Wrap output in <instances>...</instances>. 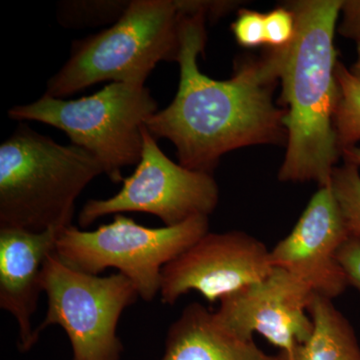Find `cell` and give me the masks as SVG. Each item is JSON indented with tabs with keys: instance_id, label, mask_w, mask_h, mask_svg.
<instances>
[{
	"instance_id": "obj_1",
	"label": "cell",
	"mask_w": 360,
	"mask_h": 360,
	"mask_svg": "<svg viewBox=\"0 0 360 360\" xmlns=\"http://www.w3.org/2000/svg\"><path fill=\"white\" fill-rule=\"evenodd\" d=\"M207 2L189 1L180 25L179 85L174 101L146 122L158 141L176 148L179 165L212 174L225 153L255 144L288 141L286 110L272 101L281 75L283 49L239 63L229 80L203 75Z\"/></svg>"
},
{
	"instance_id": "obj_2",
	"label": "cell",
	"mask_w": 360,
	"mask_h": 360,
	"mask_svg": "<svg viewBox=\"0 0 360 360\" xmlns=\"http://www.w3.org/2000/svg\"><path fill=\"white\" fill-rule=\"evenodd\" d=\"M343 0H300L286 4L295 14L296 32L283 49L279 79L285 106L288 148L278 179L330 182L338 158L335 131L338 86L335 32Z\"/></svg>"
},
{
	"instance_id": "obj_3",
	"label": "cell",
	"mask_w": 360,
	"mask_h": 360,
	"mask_svg": "<svg viewBox=\"0 0 360 360\" xmlns=\"http://www.w3.org/2000/svg\"><path fill=\"white\" fill-rule=\"evenodd\" d=\"M103 174L89 151L21 123L0 146V229L63 231L72 225L78 196Z\"/></svg>"
},
{
	"instance_id": "obj_4",
	"label": "cell",
	"mask_w": 360,
	"mask_h": 360,
	"mask_svg": "<svg viewBox=\"0 0 360 360\" xmlns=\"http://www.w3.org/2000/svg\"><path fill=\"white\" fill-rule=\"evenodd\" d=\"M184 0H132L108 30L77 40L47 82L44 96L63 98L98 82L144 84L160 61H176Z\"/></svg>"
},
{
	"instance_id": "obj_5",
	"label": "cell",
	"mask_w": 360,
	"mask_h": 360,
	"mask_svg": "<svg viewBox=\"0 0 360 360\" xmlns=\"http://www.w3.org/2000/svg\"><path fill=\"white\" fill-rule=\"evenodd\" d=\"M158 108L146 85L111 82L92 96L72 101L44 96L34 103L13 106L8 116L65 132L71 144L91 153L104 174L118 184L124 179L123 168L141 161L142 129Z\"/></svg>"
},
{
	"instance_id": "obj_6",
	"label": "cell",
	"mask_w": 360,
	"mask_h": 360,
	"mask_svg": "<svg viewBox=\"0 0 360 360\" xmlns=\"http://www.w3.org/2000/svg\"><path fill=\"white\" fill-rule=\"evenodd\" d=\"M208 217H195L174 226L146 227L124 214L96 231L66 227L56 255L75 270L98 276L115 269L134 284L139 297L150 302L160 292L161 276L172 262L208 232Z\"/></svg>"
},
{
	"instance_id": "obj_7",
	"label": "cell",
	"mask_w": 360,
	"mask_h": 360,
	"mask_svg": "<svg viewBox=\"0 0 360 360\" xmlns=\"http://www.w3.org/2000/svg\"><path fill=\"white\" fill-rule=\"evenodd\" d=\"M42 290L49 307L37 335L58 326L70 338L72 360H120L118 321L139 297L129 278L120 272L108 276L85 274L63 264L53 252L42 270Z\"/></svg>"
},
{
	"instance_id": "obj_8",
	"label": "cell",
	"mask_w": 360,
	"mask_h": 360,
	"mask_svg": "<svg viewBox=\"0 0 360 360\" xmlns=\"http://www.w3.org/2000/svg\"><path fill=\"white\" fill-rule=\"evenodd\" d=\"M142 137L143 149L134 174L123 179L122 189L111 198L87 201L78 215L80 226L85 229L106 215L124 212L148 213L165 226H174L214 212L219 189L212 174L170 160L146 125Z\"/></svg>"
},
{
	"instance_id": "obj_9",
	"label": "cell",
	"mask_w": 360,
	"mask_h": 360,
	"mask_svg": "<svg viewBox=\"0 0 360 360\" xmlns=\"http://www.w3.org/2000/svg\"><path fill=\"white\" fill-rule=\"evenodd\" d=\"M274 266L270 250L245 231H210L162 269L160 300L174 305L181 296L196 291L217 302L265 278Z\"/></svg>"
},
{
	"instance_id": "obj_10",
	"label": "cell",
	"mask_w": 360,
	"mask_h": 360,
	"mask_svg": "<svg viewBox=\"0 0 360 360\" xmlns=\"http://www.w3.org/2000/svg\"><path fill=\"white\" fill-rule=\"evenodd\" d=\"M314 293L307 284L281 267L269 276L220 300L215 321L243 340L264 336L281 354H290L309 340L314 322L309 307Z\"/></svg>"
},
{
	"instance_id": "obj_11",
	"label": "cell",
	"mask_w": 360,
	"mask_h": 360,
	"mask_svg": "<svg viewBox=\"0 0 360 360\" xmlns=\"http://www.w3.org/2000/svg\"><path fill=\"white\" fill-rule=\"evenodd\" d=\"M348 238L329 182L314 193L290 233L270 250V260L272 266L290 272L315 295L333 300L349 286L338 257Z\"/></svg>"
},
{
	"instance_id": "obj_12",
	"label": "cell",
	"mask_w": 360,
	"mask_h": 360,
	"mask_svg": "<svg viewBox=\"0 0 360 360\" xmlns=\"http://www.w3.org/2000/svg\"><path fill=\"white\" fill-rule=\"evenodd\" d=\"M63 231L0 229V307L15 319L20 352H28L39 341L32 317L44 291L42 270L56 252Z\"/></svg>"
},
{
	"instance_id": "obj_13",
	"label": "cell",
	"mask_w": 360,
	"mask_h": 360,
	"mask_svg": "<svg viewBox=\"0 0 360 360\" xmlns=\"http://www.w3.org/2000/svg\"><path fill=\"white\" fill-rule=\"evenodd\" d=\"M160 360H283L269 355L255 345L227 333L214 314L201 303L182 310L168 329L165 354Z\"/></svg>"
},
{
	"instance_id": "obj_14",
	"label": "cell",
	"mask_w": 360,
	"mask_h": 360,
	"mask_svg": "<svg viewBox=\"0 0 360 360\" xmlns=\"http://www.w3.org/2000/svg\"><path fill=\"white\" fill-rule=\"evenodd\" d=\"M309 314L314 322L311 335L290 354L279 352L283 360H360L354 329L333 300L314 293Z\"/></svg>"
},
{
	"instance_id": "obj_15",
	"label": "cell",
	"mask_w": 360,
	"mask_h": 360,
	"mask_svg": "<svg viewBox=\"0 0 360 360\" xmlns=\"http://www.w3.org/2000/svg\"><path fill=\"white\" fill-rule=\"evenodd\" d=\"M336 79L338 97L333 124L341 155L360 141V80L341 63L336 66Z\"/></svg>"
},
{
	"instance_id": "obj_16",
	"label": "cell",
	"mask_w": 360,
	"mask_h": 360,
	"mask_svg": "<svg viewBox=\"0 0 360 360\" xmlns=\"http://www.w3.org/2000/svg\"><path fill=\"white\" fill-rule=\"evenodd\" d=\"M130 1L120 0H66L58 6L56 18L63 27H96L120 20Z\"/></svg>"
},
{
	"instance_id": "obj_17",
	"label": "cell",
	"mask_w": 360,
	"mask_h": 360,
	"mask_svg": "<svg viewBox=\"0 0 360 360\" xmlns=\"http://www.w3.org/2000/svg\"><path fill=\"white\" fill-rule=\"evenodd\" d=\"M330 184L349 238L360 239L359 167L347 162L342 167H336L331 174Z\"/></svg>"
},
{
	"instance_id": "obj_18",
	"label": "cell",
	"mask_w": 360,
	"mask_h": 360,
	"mask_svg": "<svg viewBox=\"0 0 360 360\" xmlns=\"http://www.w3.org/2000/svg\"><path fill=\"white\" fill-rule=\"evenodd\" d=\"M265 44L270 49L290 46L296 32L295 14L288 6L277 7L264 14Z\"/></svg>"
},
{
	"instance_id": "obj_19",
	"label": "cell",
	"mask_w": 360,
	"mask_h": 360,
	"mask_svg": "<svg viewBox=\"0 0 360 360\" xmlns=\"http://www.w3.org/2000/svg\"><path fill=\"white\" fill-rule=\"evenodd\" d=\"M231 28L236 41L241 46L251 49L265 44L264 14L241 9Z\"/></svg>"
},
{
	"instance_id": "obj_20",
	"label": "cell",
	"mask_w": 360,
	"mask_h": 360,
	"mask_svg": "<svg viewBox=\"0 0 360 360\" xmlns=\"http://www.w3.org/2000/svg\"><path fill=\"white\" fill-rule=\"evenodd\" d=\"M338 257L349 285L360 290V239L348 238L338 250Z\"/></svg>"
},
{
	"instance_id": "obj_21",
	"label": "cell",
	"mask_w": 360,
	"mask_h": 360,
	"mask_svg": "<svg viewBox=\"0 0 360 360\" xmlns=\"http://www.w3.org/2000/svg\"><path fill=\"white\" fill-rule=\"evenodd\" d=\"M338 32L343 37L360 44V0H343Z\"/></svg>"
},
{
	"instance_id": "obj_22",
	"label": "cell",
	"mask_w": 360,
	"mask_h": 360,
	"mask_svg": "<svg viewBox=\"0 0 360 360\" xmlns=\"http://www.w3.org/2000/svg\"><path fill=\"white\" fill-rule=\"evenodd\" d=\"M341 156L345 160V162L360 167V148L354 146V148L345 149L341 153Z\"/></svg>"
},
{
	"instance_id": "obj_23",
	"label": "cell",
	"mask_w": 360,
	"mask_h": 360,
	"mask_svg": "<svg viewBox=\"0 0 360 360\" xmlns=\"http://www.w3.org/2000/svg\"><path fill=\"white\" fill-rule=\"evenodd\" d=\"M350 72L354 75L357 79L360 80V44H357L356 46V58H355V61L354 65H352V68H349Z\"/></svg>"
}]
</instances>
